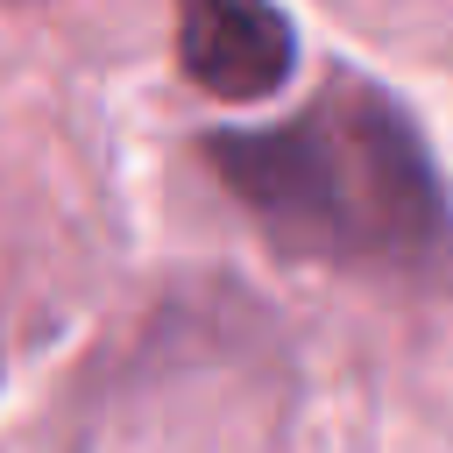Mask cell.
Listing matches in <instances>:
<instances>
[{
	"label": "cell",
	"instance_id": "cell-1",
	"mask_svg": "<svg viewBox=\"0 0 453 453\" xmlns=\"http://www.w3.org/2000/svg\"><path fill=\"white\" fill-rule=\"evenodd\" d=\"M198 156L276 255L403 290L453 283V191L389 85L333 71L290 120L205 134Z\"/></svg>",
	"mask_w": 453,
	"mask_h": 453
},
{
	"label": "cell",
	"instance_id": "cell-2",
	"mask_svg": "<svg viewBox=\"0 0 453 453\" xmlns=\"http://www.w3.org/2000/svg\"><path fill=\"white\" fill-rule=\"evenodd\" d=\"M184 78L219 106H262L297 71V28L276 0H177Z\"/></svg>",
	"mask_w": 453,
	"mask_h": 453
}]
</instances>
